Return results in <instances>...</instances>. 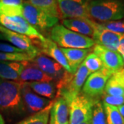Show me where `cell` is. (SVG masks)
I'll use <instances>...</instances> for the list:
<instances>
[{
    "mask_svg": "<svg viewBox=\"0 0 124 124\" xmlns=\"http://www.w3.org/2000/svg\"><path fill=\"white\" fill-rule=\"evenodd\" d=\"M60 50L64 54L74 74L77 72L80 65L84 61L87 55L90 53L89 49L60 48Z\"/></svg>",
    "mask_w": 124,
    "mask_h": 124,
    "instance_id": "cell-19",
    "label": "cell"
},
{
    "mask_svg": "<svg viewBox=\"0 0 124 124\" xmlns=\"http://www.w3.org/2000/svg\"><path fill=\"white\" fill-rule=\"evenodd\" d=\"M121 37V35L109 31L102 26L101 23L94 22V33L92 37L95 44L102 46L113 51H117Z\"/></svg>",
    "mask_w": 124,
    "mask_h": 124,
    "instance_id": "cell-10",
    "label": "cell"
},
{
    "mask_svg": "<svg viewBox=\"0 0 124 124\" xmlns=\"http://www.w3.org/2000/svg\"><path fill=\"white\" fill-rule=\"evenodd\" d=\"M22 17L37 31H44L57 25L59 18L51 16L25 1L22 4Z\"/></svg>",
    "mask_w": 124,
    "mask_h": 124,
    "instance_id": "cell-4",
    "label": "cell"
},
{
    "mask_svg": "<svg viewBox=\"0 0 124 124\" xmlns=\"http://www.w3.org/2000/svg\"><path fill=\"white\" fill-rule=\"evenodd\" d=\"M39 44L41 46V49L40 50L43 53L53 58V60L59 63L67 72L74 74L64 54L60 50V48H59L54 41L50 39H46L44 42H39Z\"/></svg>",
    "mask_w": 124,
    "mask_h": 124,
    "instance_id": "cell-17",
    "label": "cell"
},
{
    "mask_svg": "<svg viewBox=\"0 0 124 124\" xmlns=\"http://www.w3.org/2000/svg\"><path fill=\"white\" fill-rule=\"evenodd\" d=\"M50 39L61 48H65L89 49L95 45L93 38L80 35L60 24L51 28Z\"/></svg>",
    "mask_w": 124,
    "mask_h": 124,
    "instance_id": "cell-3",
    "label": "cell"
},
{
    "mask_svg": "<svg viewBox=\"0 0 124 124\" xmlns=\"http://www.w3.org/2000/svg\"><path fill=\"white\" fill-rule=\"evenodd\" d=\"M81 124H90V121H87V122H84V123Z\"/></svg>",
    "mask_w": 124,
    "mask_h": 124,
    "instance_id": "cell-38",
    "label": "cell"
},
{
    "mask_svg": "<svg viewBox=\"0 0 124 124\" xmlns=\"http://www.w3.org/2000/svg\"><path fill=\"white\" fill-rule=\"evenodd\" d=\"M23 1V0H0L1 4L8 6H22Z\"/></svg>",
    "mask_w": 124,
    "mask_h": 124,
    "instance_id": "cell-31",
    "label": "cell"
},
{
    "mask_svg": "<svg viewBox=\"0 0 124 124\" xmlns=\"http://www.w3.org/2000/svg\"><path fill=\"white\" fill-rule=\"evenodd\" d=\"M112 76L118 81V82L122 85V87L124 89V68H122V69H121L115 72L112 75Z\"/></svg>",
    "mask_w": 124,
    "mask_h": 124,
    "instance_id": "cell-32",
    "label": "cell"
},
{
    "mask_svg": "<svg viewBox=\"0 0 124 124\" xmlns=\"http://www.w3.org/2000/svg\"><path fill=\"white\" fill-rule=\"evenodd\" d=\"M103 103L113 106L118 107L124 104V97H116L110 96L108 94H104L103 96Z\"/></svg>",
    "mask_w": 124,
    "mask_h": 124,
    "instance_id": "cell-29",
    "label": "cell"
},
{
    "mask_svg": "<svg viewBox=\"0 0 124 124\" xmlns=\"http://www.w3.org/2000/svg\"><path fill=\"white\" fill-rule=\"evenodd\" d=\"M33 92L41 97L53 100L56 97L57 87L54 81L48 82H29L28 83Z\"/></svg>",
    "mask_w": 124,
    "mask_h": 124,
    "instance_id": "cell-20",
    "label": "cell"
},
{
    "mask_svg": "<svg viewBox=\"0 0 124 124\" xmlns=\"http://www.w3.org/2000/svg\"><path fill=\"white\" fill-rule=\"evenodd\" d=\"M0 40H5L4 36L3 35V33L0 32Z\"/></svg>",
    "mask_w": 124,
    "mask_h": 124,
    "instance_id": "cell-37",
    "label": "cell"
},
{
    "mask_svg": "<svg viewBox=\"0 0 124 124\" xmlns=\"http://www.w3.org/2000/svg\"><path fill=\"white\" fill-rule=\"evenodd\" d=\"M53 103L44 110L32 114L31 116L19 121L17 124H48L50 117V111Z\"/></svg>",
    "mask_w": 124,
    "mask_h": 124,
    "instance_id": "cell-22",
    "label": "cell"
},
{
    "mask_svg": "<svg viewBox=\"0 0 124 124\" xmlns=\"http://www.w3.org/2000/svg\"><path fill=\"white\" fill-rule=\"evenodd\" d=\"M103 28L120 35H124V19L101 23Z\"/></svg>",
    "mask_w": 124,
    "mask_h": 124,
    "instance_id": "cell-28",
    "label": "cell"
},
{
    "mask_svg": "<svg viewBox=\"0 0 124 124\" xmlns=\"http://www.w3.org/2000/svg\"><path fill=\"white\" fill-rule=\"evenodd\" d=\"M106 115V124H124V117L120 114L117 107L102 103Z\"/></svg>",
    "mask_w": 124,
    "mask_h": 124,
    "instance_id": "cell-23",
    "label": "cell"
},
{
    "mask_svg": "<svg viewBox=\"0 0 124 124\" xmlns=\"http://www.w3.org/2000/svg\"><path fill=\"white\" fill-rule=\"evenodd\" d=\"M90 18L101 22L124 19V0H90L88 6Z\"/></svg>",
    "mask_w": 124,
    "mask_h": 124,
    "instance_id": "cell-2",
    "label": "cell"
},
{
    "mask_svg": "<svg viewBox=\"0 0 124 124\" xmlns=\"http://www.w3.org/2000/svg\"><path fill=\"white\" fill-rule=\"evenodd\" d=\"M112 75V72L105 68L101 70L91 73L82 88L83 94L93 99H96L101 95L104 92L107 81Z\"/></svg>",
    "mask_w": 124,
    "mask_h": 124,
    "instance_id": "cell-7",
    "label": "cell"
},
{
    "mask_svg": "<svg viewBox=\"0 0 124 124\" xmlns=\"http://www.w3.org/2000/svg\"><path fill=\"white\" fill-rule=\"evenodd\" d=\"M0 52L3 53H23L20 49L16 48L13 45L0 42Z\"/></svg>",
    "mask_w": 124,
    "mask_h": 124,
    "instance_id": "cell-30",
    "label": "cell"
},
{
    "mask_svg": "<svg viewBox=\"0 0 124 124\" xmlns=\"http://www.w3.org/2000/svg\"><path fill=\"white\" fill-rule=\"evenodd\" d=\"M32 62L35 63L41 70L50 77L55 84L63 79L68 72L57 62L44 54H37Z\"/></svg>",
    "mask_w": 124,
    "mask_h": 124,
    "instance_id": "cell-12",
    "label": "cell"
},
{
    "mask_svg": "<svg viewBox=\"0 0 124 124\" xmlns=\"http://www.w3.org/2000/svg\"><path fill=\"white\" fill-rule=\"evenodd\" d=\"M97 101L85 95L78 94L70 103L69 124H81L90 121L94 104Z\"/></svg>",
    "mask_w": 124,
    "mask_h": 124,
    "instance_id": "cell-6",
    "label": "cell"
},
{
    "mask_svg": "<svg viewBox=\"0 0 124 124\" xmlns=\"http://www.w3.org/2000/svg\"><path fill=\"white\" fill-rule=\"evenodd\" d=\"M28 1H29V0H28Z\"/></svg>",
    "mask_w": 124,
    "mask_h": 124,
    "instance_id": "cell-40",
    "label": "cell"
},
{
    "mask_svg": "<svg viewBox=\"0 0 124 124\" xmlns=\"http://www.w3.org/2000/svg\"><path fill=\"white\" fill-rule=\"evenodd\" d=\"M0 124H5L4 118H3L2 115H1V113H0Z\"/></svg>",
    "mask_w": 124,
    "mask_h": 124,
    "instance_id": "cell-36",
    "label": "cell"
},
{
    "mask_svg": "<svg viewBox=\"0 0 124 124\" xmlns=\"http://www.w3.org/2000/svg\"><path fill=\"white\" fill-rule=\"evenodd\" d=\"M93 51L101 60L103 67L113 74L124 68V59L117 51L111 50L97 44L94 45Z\"/></svg>",
    "mask_w": 124,
    "mask_h": 124,
    "instance_id": "cell-11",
    "label": "cell"
},
{
    "mask_svg": "<svg viewBox=\"0 0 124 124\" xmlns=\"http://www.w3.org/2000/svg\"><path fill=\"white\" fill-rule=\"evenodd\" d=\"M35 56L26 53H3L0 52V61L3 62H32Z\"/></svg>",
    "mask_w": 124,
    "mask_h": 124,
    "instance_id": "cell-24",
    "label": "cell"
},
{
    "mask_svg": "<svg viewBox=\"0 0 124 124\" xmlns=\"http://www.w3.org/2000/svg\"><path fill=\"white\" fill-rule=\"evenodd\" d=\"M90 123V124H106L104 108L101 101H97L94 104Z\"/></svg>",
    "mask_w": 124,
    "mask_h": 124,
    "instance_id": "cell-26",
    "label": "cell"
},
{
    "mask_svg": "<svg viewBox=\"0 0 124 124\" xmlns=\"http://www.w3.org/2000/svg\"><path fill=\"white\" fill-rule=\"evenodd\" d=\"M6 28H4V26H2L1 24H0V32H1V33H4L6 31Z\"/></svg>",
    "mask_w": 124,
    "mask_h": 124,
    "instance_id": "cell-35",
    "label": "cell"
},
{
    "mask_svg": "<svg viewBox=\"0 0 124 124\" xmlns=\"http://www.w3.org/2000/svg\"><path fill=\"white\" fill-rule=\"evenodd\" d=\"M3 35L4 36L5 40L8 41L14 46L20 49L23 53L35 57L39 54V49L35 46L31 39L26 36L14 32L8 29L4 33H3Z\"/></svg>",
    "mask_w": 124,
    "mask_h": 124,
    "instance_id": "cell-14",
    "label": "cell"
},
{
    "mask_svg": "<svg viewBox=\"0 0 124 124\" xmlns=\"http://www.w3.org/2000/svg\"><path fill=\"white\" fill-rule=\"evenodd\" d=\"M104 92L105 94L110 96L124 97V88L112 75L107 81Z\"/></svg>",
    "mask_w": 124,
    "mask_h": 124,
    "instance_id": "cell-25",
    "label": "cell"
},
{
    "mask_svg": "<svg viewBox=\"0 0 124 124\" xmlns=\"http://www.w3.org/2000/svg\"><path fill=\"white\" fill-rule=\"evenodd\" d=\"M123 59H124V57H123Z\"/></svg>",
    "mask_w": 124,
    "mask_h": 124,
    "instance_id": "cell-39",
    "label": "cell"
},
{
    "mask_svg": "<svg viewBox=\"0 0 124 124\" xmlns=\"http://www.w3.org/2000/svg\"><path fill=\"white\" fill-rule=\"evenodd\" d=\"M83 63L90 73L101 70L104 68L101 60L94 53H90L83 62Z\"/></svg>",
    "mask_w": 124,
    "mask_h": 124,
    "instance_id": "cell-27",
    "label": "cell"
},
{
    "mask_svg": "<svg viewBox=\"0 0 124 124\" xmlns=\"http://www.w3.org/2000/svg\"><path fill=\"white\" fill-rule=\"evenodd\" d=\"M117 108H118V110L119 111L120 114L121 115V116L124 117V104L121 105V106H118L117 107Z\"/></svg>",
    "mask_w": 124,
    "mask_h": 124,
    "instance_id": "cell-34",
    "label": "cell"
},
{
    "mask_svg": "<svg viewBox=\"0 0 124 124\" xmlns=\"http://www.w3.org/2000/svg\"><path fill=\"white\" fill-rule=\"evenodd\" d=\"M90 0H57L59 11L64 19L88 18Z\"/></svg>",
    "mask_w": 124,
    "mask_h": 124,
    "instance_id": "cell-8",
    "label": "cell"
},
{
    "mask_svg": "<svg viewBox=\"0 0 124 124\" xmlns=\"http://www.w3.org/2000/svg\"><path fill=\"white\" fill-rule=\"evenodd\" d=\"M28 1L50 15L59 18L57 0H29Z\"/></svg>",
    "mask_w": 124,
    "mask_h": 124,
    "instance_id": "cell-21",
    "label": "cell"
},
{
    "mask_svg": "<svg viewBox=\"0 0 124 124\" xmlns=\"http://www.w3.org/2000/svg\"><path fill=\"white\" fill-rule=\"evenodd\" d=\"M117 52L124 57V35H121V39H120L119 45V48L117 50Z\"/></svg>",
    "mask_w": 124,
    "mask_h": 124,
    "instance_id": "cell-33",
    "label": "cell"
},
{
    "mask_svg": "<svg viewBox=\"0 0 124 124\" xmlns=\"http://www.w3.org/2000/svg\"><path fill=\"white\" fill-rule=\"evenodd\" d=\"M24 62L0 61V79L18 81Z\"/></svg>",
    "mask_w": 124,
    "mask_h": 124,
    "instance_id": "cell-18",
    "label": "cell"
},
{
    "mask_svg": "<svg viewBox=\"0 0 124 124\" xmlns=\"http://www.w3.org/2000/svg\"><path fill=\"white\" fill-rule=\"evenodd\" d=\"M19 81L22 83H29L35 81L48 82L54 81L33 62H25L24 66L19 75Z\"/></svg>",
    "mask_w": 124,
    "mask_h": 124,
    "instance_id": "cell-15",
    "label": "cell"
},
{
    "mask_svg": "<svg viewBox=\"0 0 124 124\" xmlns=\"http://www.w3.org/2000/svg\"><path fill=\"white\" fill-rule=\"evenodd\" d=\"M94 21L88 18L64 19L63 26L70 31L86 37H93Z\"/></svg>",
    "mask_w": 124,
    "mask_h": 124,
    "instance_id": "cell-16",
    "label": "cell"
},
{
    "mask_svg": "<svg viewBox=\"0 0 124 124\" xmlns=\"http://www.w3.org/2000/svg\"><path fill=\"white\" fill-rule=\"evenodd\" d=\"M22 83L0 79V110L9 116H22L26 112L22 95Z\"/></svg>",
    "mask_w": 124,
    "mask_h": 124,
    "instance_id": "cell-1",
    "label": "cell"
},
{
    "mask_svg": "<svg viewBox=\"0 0 124 124\" xmlns=\"http://www.w3.org/2000/svg\"><path fill=\"white\" fill-rule=\"evenodd\" d=\"M50 111L49 124H69L70 104L63 97L55 98Z\"/></svg>",
    "mask_w": 124,
    "mask_h": 124,
    "instance_id": "cell-13",
    "label": "cell"
},
{
    "mask_svg": "<svg viewBox=\"0 0 124 124\" xmlns=\"http://www.w3.org/2000/svg\"><path fill=\"white\" fill-rule=\"evenodd\" d=\"M22 95L26 110L31 114H35L45 109L53 101L36 94L30 88L28 83H22Z\"/></svg>",
    "mask_w": 124,
    "mask_h": 124,
    "instance_id": "cell-9",
    "label": "cell"
},
{
    "mask_svg": "<svg viewBox=\"0 0 124 124\" xmlns=\"http://www.w3.org/2000/svg\"><path fill=\"white\" fill-rule=\"evenodd\" d=\"M0 24L9 31L29 37L31 40L44 42L46 38L32 26L22 16H6L0 14Z\"/></svg>",
    "mask_w": 124,
    "mask_h": 124,
    "instance_id": "cell-5",
    "label": "cell"
}]
</instances>
